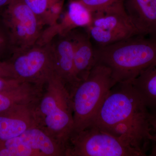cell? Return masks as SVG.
I'll return each instance as SVG.
<instances>
[{"label": "cell", "instance_id": "obj_1", "mask_svg": "<svg viewBox=\"0 0 156 156\" xmlns=\"http://www.w3.org/2000/svg\"><path fill=\"white\" fill-rule=\"evenodd\" d=\"M150 115L131 82L117 83L90 126L116 136L144 156L150 150L152 140Z\"/></svg>", "mask_w": 156, "mask_h": 156}, {"label": "cell", "instance_id": "obj_2", "mask_svg": "<svg viewBox=\"0 0 156 156\" xmlns=\"http://www.w3.org/2000/svg\"><path fill=\"white\" fill-rule=\"evenodd\" d=\"M137 35L95 47L96 63L111 70L116 83L131 82L156 64V38Z\"/></svg>", "mask_w": 156, "mask_h": 156}, {"label": "cell", "instance_id": "obj_3", "mask_svg": "<svg viewBox=\"0 0 156 156\" xmlns=\"http://www.w3.org/2000/svg\"><path fill=\"white\" fill-rule=\"evenodd\" d=\"M37 127L67 146L73 129L72 100L61 79L54 73L45 84L35 107Z\"/></svg>", "mask_w": 156, "mask_h": 156}, {"label": "cell", "instance_id": "obj_4", "mask_svg": "<svg viewBox=\"0 0 156 156\" xmlns=\"http://www.w3.org/2000/svg\"><path fill=\"white\" fill-rule=\"evenodd\" d=\"M116 83L111 69L96 63L88 77L80 83L72 95V133L83 131L92 125L104 100Z\"/></svg>", "mask_w": 156, "mask_h": 156}, {"label": "cell", "instance_id": "obj_5", "mask_svg": "<svg viewBox=\"0 0 156 156\" xmlns=\"http://www.w3.org/2000/svg\"><path fill=\"white\" fill-rule=\"evenodd\" d=\"M55 73L50 42L14 51L0 61V77L44 86Z\"/></svg>", "mask_w": 156, "mask_h": 156}, {"label": "cell", "instance_id": "obj_6", "mask_svg": "<svg viewBox=\"0 0 156 156\" xmlns=\"http://www.w3.org/2000/svg\"><path fill=\"white\" fill-rule=\"evenodd\" d=\"M66 156H142L116 136L94 126L73 133Z\"/></svg>", "mask_w": 156, "mask_h": 156}, {"label": "cell", "instance_id": "obj_7", "mask_svg": "<svg viewBox=\"0 0 156 156\" xmlns=\"http://www.w3.org/2000/svg\"><path fill=\"white\" fill-rule=\"evenodd\" d=\"M123 1L92 12V23L87 30L97 46L140 35L127 15Z\"/></svg>", "mask_w": 156, "mask_h": 156}, {"label": "cell", "instance_id": "obj_8", "mask_svg": "<svg viewBox=\"0 0 156 156\" xmlns=\"http://www.w3.org/2000/svg\"><path fill=\"white\" fill-rule=\"evenodd\" d=\"M2 17L10 34L13 52L37 44L41 35L43 25L23 0H13Z\"/></svg>", "mask_w": 156, "mask_h": 156}, {"label": "cell", "instance_id": "obj_9", "mask_svg": "<svg viewBox=\"0 0 156 156\" xmlns=\"http://www.w3.org/2000/svg\"><path fill=\"white\" fill-rule=\"evenodd\" d=\"M4 144L12 156H66V145L38 127Z\"/></svg>", "mask_w": 156, "mask_h": 156}, {"label": "cell", "instance_id": "obj_10", "mask_svg": "<svg viewBox=\"0 0 156 156\" xmlns=\"http://www.w3.org/2000/svg\"><path fill=\"white\" fill-rule=\"evenodd\" d=\"M55 73L64 83L71 97L80 82L74 66V41L72 31L58 35L51 41Z\"/></svg>", "mask_w": 156, "mask_h": 156}, {"label": "cell", "instance_id": "obj_11", "mask_svg": "<svg viewBox=\"0 0 156 156\" xmlns=\"http://www.w3.org/2000/svg\"><path fill=\"white\" fill-rule=\"evenodd\" d=\"M37 101L17 105L0 112V141L14 138L37 127L35 110Z\"/></svg>", "mask_w": 156, "mask_h": 156}, {"label": "cell", "instance_id": "obj_12", "mask_svg": "<svg viewBox=\"0 0 156 156\" xmlns=\"http://www.w3.org/2000/svg\"><path fill=\"white\" fill-rule=\"evenodd\" d=\"M92 21V12L80 0L72 1L61 20L44 31L43 37L50 41L58 35L66 34L77 28H87Z\"/></svg>", "mask_w": 156, "mask_h": 156}, {"label": "cell", "instance_id": "obj_13", "mask_svg": "<svg viewBox=\"0 0 156 156\" xmlns=\"http://www.w3.org/2000/svg\"><path fill=\"white\" fill-rule=\"evenodd\" d=\"M123 3L140 35L156 38V0H123Z\"/></svg>", "mask_w": 156, "mask_h": 156}, {"label": "cell", "instance_id": "obj_14", "mask_svg": "<svg viewBox=\"0 0 156 156\" xmlns=\"http://www.w3.org/2000/svg\"><path fill=\"white\" fill-rule=\"evenodd\" d=\"M72 30L74 41V66L76 78L80 83L88 77L96 63L95 48L87 30Z\"/></svg>", "mask_w": 156, "mask_h": 156}, {"label": "cell", "instance_id": "obj_15", "mask_svg": "<svg viewBox=\"0 0 156 156\" xmlns=\"http://www.w3.org/2000/svg\"><path fill=\"white\" fill-rule=\"evenodd\" d=\"M44 86L23 83L18 87L0 92V112L17 105L37 101L44 91Z\"/></svg>", "mask_w": 156, "mask_h": 156}, {"label": "cell", "instance_id": "obj_16", "mask_svg": "<svg viewBox=\"0 0 156 156\" xmlns=\"http://www.w3.org/2000/svg\"><path fill=\"white\" fill-rule=\"evenodd\" d=\"M149 112L156 115V64L131 81Z\"/></svg>", "mask_w": 156, "mask_h": 156}, {"label": "cell", "instance_id": "obj_17", "mask_svg": "<svg viewBox=\"0 0 156 156\" xmlns=\"http://www.w3.org/2000/svg\"><path fill=\"white\" fill-rule=\"evenodd\" d=\"M26 4L38 17L43 26L46 25V21L50 10L54 6L64 0H23Z\"/></svg>", "mask_w": 156, "mask_h": 156}, {"label": "cell", "instance_id": "obj_18", "mask_svg": "<svg viewBox=\"0 0 156 156\" xmlns=\"http://www.w3.org/2000/svg\"><path fill=\"white\" fill-rule=\"evenodd\" d=\"M10 34L0 14V61L5 55H11L13 52Z\"/></svg>", "mask_w": 156, "mask_h": 156}, {"label": "cell", "instance_id": "obj_19", "mask_svg": "<svg viewBox=\"0 0 156 156\" xmlns=\"http://www.w3.org/2000/svg\"><path fill=\"white\" fill-rule=\"evenodd\" d=\"M123 0H80L91 12L102 10Z\"/></svg>", "mask_w": 156, "mask_h": 156}, {"label": "cell", "instance_id": "obj_20", "mask_svg": "<svg viewBox=\"0 0 156 156\" xmlns=\"http://www.w3.org/2000/svg\"><path fill=\"white\" fill-rule=\"evenodd\" d=\"M150 121L151 128L152 140L150 148L149 155L156 156V115L150 113Z\"/></svg>", "mask_w": 156, "mask_h": 156}, {"label": "cell", "instance_id": "obj_21", "mask_svg": "<svg viewBox=\"0 0 156 156\" xmlns=\"http://www.w3.org/2000/svg\"><path fill=\"white\" fill-rule=\"evenodd\" d=\"M22 83L17 80L0 77V92L13 89Z\"/></svg>", "mask_w": 156, "mask_h": 156}, {"label": "cell", "instance_id": "obj_22", "mask_svg": "<svg viewBox=\"0 0 156 156\" xmlns=\"http://www.w3.org/2000/svg\"><path fill=\"white\" fill-rule=\"evenodd\" d=\"M13 0H0V14H2L7 6Z\"/></svg>", "mask_w": 156, "mask_h": 156}]
</instances>
